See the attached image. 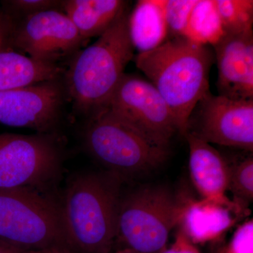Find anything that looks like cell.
Here are the masks:
<instances>
[{"instance_id": "obj_1", "label": "cell", "mask_w": 253, "mask_h": 253, "mask_svg": "<svg viewBox=\"0 0 253 253\" xmlns=\"http://www.w3.org/2000/svg\"><path fill=\"white\" fill-rule=\"evenodd\" d=\"M134 59L136 67L167 103L178 132L184 137L191 111L210 91L214 51L211 46L181 37L168 39L154 49L139 53Z\"/></svg>"}, {"instance_id": "obj_2", "label": "cell", "mask_w": 253, "mask_h": 253, "mask_svg": "<svg viewBox=\"0 0 253 253\" xmlns=\"http://www.w3.org/2000/svg\"><path fill=\"white\" fill-rule=\"evenodd\" d=\"M122 177L83 173L70 181L61 206L69 253H112L116 246Z\"/></svg>"}, {"instance_id": "obj_3", "label": "cell", "mask_w": 253, "mask_h": 253, "mask_svg": "<svg viewBox=\"0 0 253 253\" xmlns=\"http://www.w3.org/2000/svg\"><path fill=\"white\" fill-rule=\"evenodd\" d=\"M129 9L94 44L74 58L66 73L68 94L75 108L90 117L105 109L134 58L129 32Z\"/></svg>"}, {"instance_id": "obj_4", "label": "cell", "mask_w": 253, "mask_h": 253, "mask_svg": "<svg viewBox=\"0 0 253 253\" xmlns=\"http://www.w3.org/2000/svg\"><path fill=\"white\" fill-rule=\"evenodd\" d=\"M0 241L26 253H69L61 205L42 190L0 189Z\"/></svg>"}, {"instance_id": "obj_5", "label": "cell", "mask_w": 253, "mask_h": 253, "mask_svg": "<svg viewBox=\"0 0 253 253\" xmlns=\"http://www.w3.org/2000/svg\"><path fill=\"white\" fill-rule=\"evenodd\" d=\"M88 118L83 131L84 146L108 172L123 178L149 172L167 159L169 148L156 144L109 110Z\"/></svg>"}, {"instance_id": "obj_6", "label": "cell", "mask_w": 253, "mask_h": 253, "mask_svg": "<svg viewBox=\"0 0 253 253\" xmlns=\"http://www.w3.org/2000/svg\"><path fill=\"white\" fill-rule=\"evenodd\" d=\"M183 201L162 186L144 188L121 198L116 244L118 250L160 253L178 225ZM117 250V251H118Z\"/></svg>"}, {"instance_id": "obj_7", "label": "cell", "mask_w": 253, "mask_h": 253, "mask_svg": "<svg viewBox=\"0 0 253 253\" xmlns=\"http://www.w3.org/2000/svg\"><path fill=\"white\" fill-rule=\"evenodd\" d=\"M61 158L52 134H0V189L42 190L58 177Z\"/></svg>"}, {"instance_id": "obj_8", "label": "cell", "mask_w": 253, "mask_h": 253, "mask_svg": "<svg viewBox=\"0 0 253 253\" xmlns=\"http://www.w3.org/2000/svg\"><path fill=\"white\" fill-rule=\"evenodd\" d=\"M105 109L164 147L169 148L179 133L172 113L156 88L134 75L125 73Z\"/></svg>"}, {"instance_id": "obj_9", "label": "cell", "mask_w": 253, "mask_h": 253, "mask_svg": "<svg viewBox=\"0 0 253 253\" xmlns=\"http://www.w3.org/2000/svg\"><path fill=\"white\" fill-rule=\"evenodd\" d=\"M186 134L253 152V99H231L208 91L191 111Z\"/></svg>"}, {"instance_id": "obj_10", "label": "cell", "mask_w": 253, "mask_h": 253, "mask_svg": "<svg viewBox=\"0 0 253 253\" xmlns=\"http://www.w3.org/2000/svg\"><path fill=\"white\" fill-rule=\"evenodd\" d=\"M11 41L33 59L57 63L58 60L76 51L83 40L67 15L51 9L23 18L14 24Z\"/></svg>"}, {"instance_id": "obj_11", "label": "cell", "mask_w": 253, "mask_h": 253, "mask_svg": "<svg viewBox=\"0 0 253 253\" xmlns=\"http://www.w3.org/2000/svg\"><path fill=\"white\" fill-rule=\"evenodd\" d=\"M63 88L57 79L0 92V124L46 133L59 120Z\"/></svg>"}, {"instance_id": "obj_12", "label": "cell", "mask_w": 253, "mask_h": 253, "mask_svg": "<svg viewBox=\"0 0 253 253\" xmlns=\"http://www.w3.org/2000/svg\"><path fill=\"white\" fill-rule=\"evenodd\" d=\"M217 63V88L220 96L253 99V32L224 34L212 46Z\"/></svg>"}, {"instance_id": "obj_13", "label": "cell", "mask_w": 253, "mask_h": 253, "mask_svg": "<svg viewBox=\"0 0 253 253\" xmlns=\"http://www.w3.org/2000/svg\"><path fill=\"white\" fill-rule=\"evenodd\" d=\"M245 206L222 199L187 200L183 202L179 229L193 244L215 241L235 224Z\"/></svg>"}, {"instance_id": "obj_14", "label": "cell", "mask_w": 253, "mask_h": 253, "mask_svg": "<svg viewBox=\"0 0 253 253\" xmlns=\"http://www.w3.org/2000/svg\"><path fill=\"white\" fill-rule=\"evenodd\" d=\"M189 148V170L193 184L202 199L227 197L229 166L222 155L208 143L186 134Z\"/></svg>"}, {"instance_id": "obj_15", "label": "cell", "mask_w": 253, "mask_h": 253, "mask_svg": "<svg viewBox=\"0 0 253 253\" xmlns=\"http://www.w3.org/2000/svg\"><path fill=\"white\" fill-rule=\"evenodd\" d=\"M123 0L61 1L64 13L71 19L83 41L101 36L128 9Z\"/></svg>"}, {"instance_id": "obj_16", "label": "cell", "mask_w": 253, "mask_h": 253, "mask_svg": "<svg viewBox=\"0 0 253 253\" xmlns=\"http://www.w3.org/2000/svg\"><path fill=\"white\" fill-rule=\"evenodd\" d=\"M57 63L33 59L12 50L0 51V92L58 79Z\"/></svg>"}, {"instance_id": "obj_17", "label": "cell", "mask_w": 253, "mask_h": 253, "mask_svg": "<svg viewBox=\"0 0 253 253\" xmlns=\"http://www.w3.org/2000/svg\"><path fill=\"white\" fill-rule=\"evenodd\" d=\"M129 36L134 49L146 52L168 40L165 0H140L129 16Z\"/></svg>"}, {"instance_id": "obj_18", "label": "cell", "mask_w": 253, "mask_h": 253, "mask_svg": "<svg viewBox=\"0 0 253 253\" xmlns=\"http://www.w3.org/2000/svg\"><path fill=\"white\" fill-rule=\"evenodd\" d=\"M224 35L214 0H199L191 13L184 38L202 45L213 46Z\"/></svg>"}, {"instance_id": "obj_19", "label": "cell", "mask_w": 253, "mask_h": 253, "mask_svg": "<svg viewBox=\"0 0 253 253\" xmlns=\"http://www.w3.org/2000/svg\"><path fill=\"white\" fill-rule=\"evenodd\" d=\"M224 34L239 35L253 31L252 0H214Z\"/></svg>"}, {"instance_id": "obj_20", "label": "cell", "mask_w": 253, "mask_h": 253, "mask_svg": "<svg viewBox=\"0 0 253 253\" xmlns=\"http://www.w3.org/2000/svg\"><path fill=\"white\" fill-rule=\"evenodd\" d=\"M228 191L234 194L236 202L245 205L253 200V159L245 158L232 167L229 166Z\"/></svg>"}, {"instance_id": "obj_21", "label": "cell", "mask_w": 253, "mask_h": 253, "mask_svg": "<svg viewBox=\"0 0 253 253\" xmlns=\"http://www.w3.org/2000/svg\"><path fill=\"white\" fill-rule=\"evenodd\" d=\"M199 0H165L168 39L184 38L193 9Z\"/></svg>"}, {"instance_id": "obj_22", "label": "cell", "mask_w": 253, "mask_h": 253, "mask_svg": "<svg viewBox=\"0 0 253 253\" xmlns=\"http://www.w3.org/2000/svg\"><path fill=\"white\" fill-rule=\"evenodd\" d=\"M219 253H253V221L240 225L230 241Z\"/></svg>"}, {"instance_id": "obj_23", "label": "cell", "mask_w": 253, "mask_h": 253, "mask_svg": "<svg viewBox=\"0 0 253 253\" xmlns=\"http://www.w3.org/2000/svg\"><path fill=\"white\" fill-rule=\"evenodd\" d=\"M16 14L25 18L47 10L57 9L61 1L56 0H14L8 1Z\"/></svg>"}, {"instance_id": "obj_24", "label": "cell", "mask_w": 253, "mask_h": 253, "mask_svg": "<svg viewBox=\"0 0 253 253\" xmlns=\"http://www.w3.org/2000/svg\"><path fill=\"white\" fill-rule=\"evenodd\" d=\"M160 253H201L196 245L193 244L180 229L175 236L174 242L168 245Z\"/></svg>"}, {"instance_id": "obj_25", "label": "cell", "mask_w": 253, "mask_h": 253, "mask_svg": "<svg viewBox=\"0 0 253 253\" xmlns=\"http://www.w3.org/2000/svg\"><path fill=\"white\" fill-rule=\"evenodd\" d=\"M14 23L9 15L0 13V51L6 49L8 42L11 41Z\"/></svg>"}, {"instance_id": "obj_26", "label": "cell", "mask_w": 253, "mask_h": 253, "mask_svg": "<svg viewBox=\"0 0 253 253\" xmlns=\"http://www.w3.org/2000/svg\"><path fill=\"white\" fill-rule=\"evenodd\" d=\"M0 253H26L0 241Z\"/></svg>"}, {"instance_id": "obj_27", "label": "cell", "mask_w": 253, "mask_h": 253, "mask_svg": "<svg viewBox=\"0 0 253 253\" xmlns=\"http://www.w3.org/2000/svg\"><path fill=\"white\" fill-rule=\"evenodd\" d=\"M112 253H137L134 252V251H131V250L128 249H122V250H118L116 252H113Z\"/></svg>"}, {"instance_id": "obj_28", "label": "cell", "mask_w": 253, "mask_h": 253, "mask_svg": "<svg viewBox=\"0 0 253 253\" xmlns=\"http://www.w3.org/2000/svg\"></svg>"}]
</instances>
